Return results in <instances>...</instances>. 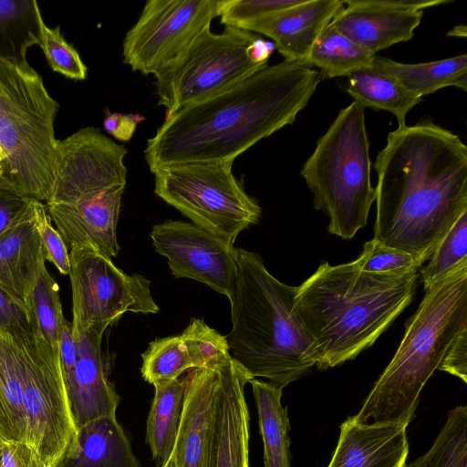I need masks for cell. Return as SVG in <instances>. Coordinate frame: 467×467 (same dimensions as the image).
I'll list each match as a JSON object with an SVG mask.
<instances>
[{"mask_svg":"<svg viewBox=\"0 0 467 467\" xmlns=\"http://www.w3.org/2000/svg\"><path fill=\"white\" fill-rule=\"evenodd\" d=\"M374 239L427 262L467 211V147L430 120L398 127L374 163Z\"/></svg>","mask_w":467,"mask_h":467,"instance_id":"obj_1","label":"cell"},{"mask_svg":"<svg viewBox=\"0 0 467 467\" xmlns=\"http://www.w3.org/2000/svg\"><path fill=\"white\" fill-rule=\"evenodd\" d=\"M323 78L304 62L284 60L165 117L144 150L150 171L183 162L234 161L294 123Z\"/></svg>","mask_w":467,"mask_h":467,"instance_id":"obj_2","label":"cell"},{"mask_svg":"<svg viewBox=\"0 0 467 467\" xmlns=\"http://www.w3.org/2000/svg\"><path fill=\"white\" fill-rule=\"evenodd\" d=\"M420 275L364 272L321 264L297 286L294 309L320 369L354 359L410 305Z\"/></svg>","mask_w":467,"mask_h":467,"instance_id":"obj_3","label":"cell"},{"mask_svg":"<svg viewBox=\"0 0 467 467\" xmlns=\"http://www.w3.org/2000/svg\"><path fill=\"white\" fill-rule=\"evenodd\" d=\"M236 264L232 329L225 336L230 356L252 379L284 389L317 363L294 309L297 286L276 279L254 252L236 248Z\"/></svg>","mask_w":467,"mask_h":467,"instance_id":"obj_4","label":"cell"},{"mask_svg":"<svg viewBox=\"0 0 467 467\" xmlns=\"http://www.w3.org/2000/svg\"><path fill=\"white\" fill-rule=\"evenodd\" d=\"M467 328V265L425 289L404 337L354 420L362 425H409L422 388L456 336Z\"/></svg>","mask_w":467,"mask_h":467,"instance_id":"obj_5","label":"cell"},{"mask_svg":"<svg viewBox=\"0 0 467 467\" xmlns=\"http://www.w3.org/2000/svg\"><path fill=\"white\" fill-rule=\"evenodd\" d=\"M59 105L31 67L0 58V147L5 160L0 189L40 202L55 174L54 121Z\"/></svg>","mask_w":467,"mask_h":467,"instance_id":"obj_6","label":"cell"},{"mask_svg":"<svg viewBox=\"0 0 467 467\" xmlns=\"http://www.w3.org/2000/svg\"><path fill=\"white\" fill-rule=\"evenodd\" d=\"M368 148L365 108L354 101L340 110L301 170L315 209L328 215V232L343 239L367 224L375 201Z\"/></svg>","mask_w":467,"mask_h":467,"instance_id":"obj_7","label":"cell"},{"mask_svg":"<svg viewBox=\"0 0 467 467\" xmlns=\"http://www.w3.org/2000/svg\"><path fill=\"white\" fill-rule=\"evenodd\" d=\"M272 42L256 34L225 26L200 33L166 68L155 75L159 105L165 117L215 95L267 66Z\"/></svg>","mask_w":467,"mask_h":467,"instance_id":"obj_8","label":"cell"},{"mask_svg":"<svg viewBox=\"0 0 467 467\" xmlns=\"http://www.w3.org/2000/svg\"><path fill=\"white\" fill-rule=\"evenodd\" d=\"M232 161H192L156 170L154 192L168 204L230 246L256 223L261 207L233 173Z\"/></svg>","mask_w":467,"mask_h":467,"instance_id":"obj_9","label":"cell"},{"mask_svg":"<svg viewBox=\"0 0 467 467\" xmlns=\"http://www.w3.org/2000/svg\"><path fill=\"white\" fill-rule=\"evenodd\" d=\"M69 258L74 335H104L126 312H159L150 282L141 275L124 273L110 258L87 246H71Z\"/></svg>","mask_w":467,"mask_h":467,"instance_id":"obj_10","label":"cell"},{"mask_svg":"<svg viewBox=\"0 0 467 467\" xmlns=\"http://www.w3.org/2000/svg\"><path fill=\"white\" fill-rule=\"evenodd\" d=\"M16 343L22 358L27 443L49 467H57L77 431L59 355L36 338L34 343Z\"/></svg>","mask_w":467,"mask_h":467,"instance_id":"obj_11","label":"cell"},{"mask_svg":"<svg viewBox=\"0 0 467 467\" xmlns=\"http://www.w3.org/2000/svg\"><path fill=\"white\" fill-rule=\"evenodd\" d=\"M222 0H149L122 43L123 62L157 75L219 16Z\"/></svg>","mask_w":467,"mask_h":467,"instance_id":"obj_12","label":"cell"},{"mask_svg":"<svg viewBox=\"0 0 467 467\" xmlns=\"http://www.w3.org/2000/svg\"><path fill=\"white\" fill-rule=\"evenodd\" d=\"M150 238L176 278L193 279L232 297L237 276L236 248L183 221L153 225Z\"/></svg>","mask_w":467,"mask_h":467,"instance_id":"obj_13","label":"cell"},{"mask_svg":"<svg viewBox=\"0 0 467 467\" xmlns=\"http://www.w3.org/2000/svg\"><path fill=\"white\" fill-rule=\"evenodd\" d=\"M451 0H348L330 25L375 55L412 38L423 9Z\"/></svg>","mask_w":467,"mask_h":467,"instance_id":"obj_14","label":"cell"},{"mask_svg":"<svg viewBox=\"0 0 467 467\" xmlns=\"http://www.w3.org/2000/svg\"><path fill=\"white\" fill-rule=\"evenodd\" d=\"M250 379L232 358L220 364L210 467H249L250 417L244 387Z\"/></svg>","mask_w":467,"mask_h":467,"instance_id":"obj_15","label":"cell"},{"mask_svg":"<svg viewBox=\"0 0 467 467\" xmlns=\"http://www.w3.org/2000/svg\"><path fill=\"white\" fill-rule=\"evenodd\" d=\"M126 185L68 203H47L56 229L67 244L93 248L103 255L117 256V223Z\"/></svg>","mask_w":467,"mask_h":467,"instance_id":"obj_16","label":"cell"},{"mask_svg":"<svg viewBox=\"0 0 467 467\" xmlns=\"http://www.w3.org/2000/svg\"><path fill=\"white\" fill-rule=\"evenodd\" d=\"M73 334V333H72ZM74 366L62 371L76 429L103 416L116 415L119 397L108 380L101 342L103 335L87 331L74 335Z\"/></svg>","mask_w":467,"mask_h":467,"instance_id":"obj_17","label":"cell"},{"mask_svg":"<svg viewBox=\"0 0 467 467\" xmlns=\"http://www.w3.org/2000/svg\"><path fill=\"white\" fill-rule=\"evenodd\" d=\"M221 363L191 368L183 379V410L172 451L176 467H210Z\"/></svg>","mask_w":467,"mask_h":467,"instance_id":"obj_18","label":"cell"},{"mask_svg":"<svg viewBox=\"0 0 467 467\" xmlns=\"http://www.w3.org/2000/svg\"><path fill=\"white\" fill-rule=\"evenodd\" d=\"M342 7L341 0H301L254 23L246 31L270 37L285 61L306 63L315 42Z\"/></svg>","mask_w":467,"mask_h":467,"instance_id":"obj_19","label":"cell"},{"mask_svg":"<svg viewBox=\"0 0 467 467\" xmlns=\"http://www.w3.org/2000/svg\"><path fill=\"white\" fill-rule=\"evenodd\" d=\"M404 424L362 425L353 417L340 425L327 467H403L409 454Z\"/></svg>","mask_w":467,"mask_h":467,"instance_id":"obj_20","label":"cell"},{"mask_svg":"<svg viewBox=\"0 0 467 467\" xmlns=\"http://www.w3.org/2000/svg\"><path fill=\"white\" fill-rule=\"evenodd\" d=\"M57 467H140L115 415L95 419L77 429Z\"/></svg>","mask_w":467,"mask_h":467,"instance_id":"obj_21","label":"cell"},{"mask_svg":"<svg viewBox=\"0 0 467 467\" xmlns=\"http://www.w3.org/2000/svg\"><path fill=\"white\" fill-rule=\"evenodd\" d=\"M45 262L34 203L33 212L26 218L0 235V285L26 304Z\"/></svg>","mask_w":467,"mask_h":467,"instance_id":"obj_22","label":"cell"},{"mask_svg":"<svg viewBox=\"0 0 467 467\" xmlns=\"http://www.w3.org/2000/svg\"><path fill=\"white\" fill-rule=\"evenodd\" d=\"M378 69L395 78L417 98L446 88L456 87L466 91L467 56L417 64H405L390 58L375 57L372 62Z\"/></svg>","mask_w":467,"mask_h":467,"instance_id":"obj_23","label":"cell"},{"mask_svg":"<svg viewBox=\"0 0 467 467\" xmlns=\"http://www.w3.org/2000/svg\"><path fill=\"white\" fill-rule=\"evenodd\" d=\"M0 439L27 443L18 344L0 333Z\"/></svg>","mask_w":467,"mask_h":467,"instance_id":"obj_24","label":"cell"},{"mask_svg":"<svg viewBox=\"0 0 467 467\" xmlns=\"http://www.w3.org/2000/svg\"><path fill=\"white\" fill-rule=\"evenodd\" d=\"M249 383L258 412L265 467H291L290 424L287 410L281 403L283 388L256 379Z\"/></svg>","mask_w":467,"mask_h":467,"instance_id":"obj_25","label":"cell"},{"mask_svg":"<svg viewBox=\"0 0 467 467\" xmlns=\"http://www.w3.org/2000/svg\"><path fill=\"white\" fill-rule=\"evenodd\" d=\"M347 92L363 108L392 113L399 127L405 126L409 111L421 101L408 91L395 78L373 64L358 69L348 77Z\"/></svg>","mask_w":467,"mask_h":467,"instance_id":"obj_26","label":"cell"},{"mask_svg":"<svg viewBox=\"0 0 467 467\" xmlns=\"http://www.w3.org/2000/svg\"><path fill=\"white\" fill-rule=\"evenodd\" d=\"M43 16L36 0H0V58L30 66L27 50L40 46Z\"/></svg>","mask_w":467,"mask_h":467,"instance_id":"obj_27","label":"cell"},{"mask_svg":"<svg viewBox=\"0 0 467 467\" xmlns=\"http://www.w3.org/2000/svg\"><path fill=\"white\" fill-rule=\"evenodd\" d=\"M155 393L147 420L146 442L152 458L164 463L176 442L183 410L184 379L154 385Z\"/></svg>","mask_w":467,"mask_h":467,"instance_id":"obj_28","label":"cell"},{"mask_svg":"<svg viewBox=\"0 0 467 467\" xmlns=\"http://www.w3.org/2000/svg\"><path fill=\"white\" fill-rule=\"evenodd\" d=\"M26 306L36 338L59 355V342L67 319L63 315L59 285L47 269L46 262L39 269Z\"/></svg>","mask_w":467,"mask_h":467,"instance_id":"obj_29","label":"cell"},{"mask_svg":"<svg viewBox=\"0 0 467 467\" xmlns=\"http://www.w3.org/2000/svg\"><path fill=\"white\" fill-rule=\"evenodd\" d=\"M375 57L329 23L312 47L306 64L318 67L323 77H348L371 65Z\"/></svg>","mask_w":467,"mask_h":467,"instance_id":"obj_30","label":"cell"},{"mask_svg":"<svg viewBox=\"0 0 467 467\" xmlns=\"http://www.w3.org/2000/svg\"><path fill=\"white\" fill-rule=\"evenodd\" d=\"M403 467H467V407L451 410L431 449Z\"/></svg>","mask_w":467,"mask_h":467,"instance_id":"obj_31","label":"cell"},{"mask_svg":"<svg viewBox=\"0 0 467 467\" xmlns=\"http://www.w3.org/2000/svg\"><path fill=\"white\" fill-rule=\"evenodd\" d=\"M141 358V376L153 386L179 379L185 370L194 368L181 335L151 341Z\"/></svg>","mask_w":467,"mask_h":467,"instance_id":"obj_32","label":"cell"},{"mask_svg":"<svg viewBox=\"0 0 467 467\" xmlns=\"http://www.w3.org/2000/svg\"><path fill=\"white\" fill-rule=\"evenodd\" d=\"M428 261L419 274L424 290L459 266L467 265V211L459 216Z\"/></svg>","mask_w":467,"mask_h":467,"instance_id":"obj_33","label":"cell"},{"mask_svg":"<svg viewBox=\"0 0 467 467\" xmlns=\"http://www.w3.org/2000/svg\"><path fill=\"white\" fill-rule=\"evenodd\" d=\"M195 368H204L231 358L225 336L194 318L181 335Z\"/></svg>","mask_w":467,"mask_h":467,"instance_id":"obj_34","label":"cell"},{"mask_svg":"<svg viewBox=\"0 0 467 467\" xmlns=\"http://www.w3.org/2000/svg\"><path fill=\"white\" fill-rule=\"evenodd\" d=\"M39 47L54 71L71 79H86L88 67L78 52L66 41L59 26L49 27L43 22Z\"/></svg>","mask_w":467,"mask_h":467,"instance_id":"obj_35","label":"cell"},{"mask_svg":"<svg viewBox=\"0 0 467 467\" xmlns=\"http://www.w3.org/2000/svg\"><path fill=\"white\" fill-rule=\"evenodd\" d=\"M354 263L364 272L382 275H404L420 268L410 254L388 246L374 238L365 243Z\"/></svg>","mask_w":467,"mask_h":467,"instance_id":"obj_36","label":"cell"},{"mask_svg":"<svg viewBox=\"0 0 467 467\" xmlns=\"http://www.w3.org/2000/svg\"><path fill=\"white\" fill-rule=\"evenodd\" d=\"M301 0H222L219 17L225 26L246 30L254 23L297 5Z\"/></svg>","mask_w":467,"mask_h":467,"instance_id":"obj_37","label":"cell"},{"mask_svg":"<svg viewBox=\"0 0 467 467\" xmlns=\"http://www.w3.org/2000/svg\"><path fill=\"white\" fill-rule=\"evenodd\" d=\"M0 333L20 344L34 343L36 336L26 304L0 285Z\"/></svg>","mask_w":467,"mask_h":467,"instance_id":"obj_38","label":"cell"},{"mask_svg":"<svg viewBox=\"0 0 467 467\" xmlns=\"http://www.w3.org/2000/svg\"><path fill=\"white\" fill-rule=\"evenodd\" d=\"M35 222L45 260L52 263L61 275H68L69 249L57 230L52 225L46 205L40 201L35 202Z\"/></svg>","mask_w":467,"mask_h":467,"instance_id":"obj_39","label":"cell"},{"mask_svg":"<svg viewBox=\"0 0 467 467\" xmlns=\"http://www.w3.org/2000/svg\"><path fill=\"white\" fill-rule=\"evenodd\" d=\"M35 201L0 189V235L26 218L33 212Z\"/></svg>","mask_w":467,"mask_h":467,"instance_id":"obj_40","label":"cell"},{"mask_svg":"<svg viewBox=\"0 0 467 467\" xmlns=\"http://www.w3.org/2000/svg\"><path fill=\"white\" fill-rule=\"evenodd\" d=\"M1 447L3 467H49L28 443L2 441Z\"/></svg>","mask_w":467,"mask_h":467,"instance_id":"obj_41","label":"cell"},{"mask_svg":"<svg viewBox=\"0 0 467 467\" xmlns=\"http://www.w3.org/2000/svg\"><path fill=\"white\" fill-rule=\"evenodd\" d=\"M439 369L467 382V328L462 329L448 348Z\"/></svg>","mask_w":467,"mask_h":467,"instance_id":"obj_42","label":"cell"},{"mask_svg":"<svg viewBox=\"0 0 467 467\" xmlns=\"http://www.w3.org/2000/svg\"><path fill=\"white\" fill-rule=\"evenodd\" d=\"M105 114L104 130L114 139L124 142L132 138L138 125L145 119V117L139 113H112L108 109Z\"/></svg>","mask_w":467,"mask_h":467,"instance_id":"obj_43","label":"cell"},{"mask_svg":"<svg viewBox=\"0 0 467 467\" xmlns=\"http://www.w3.org/2000/svg\"><path fill=\"white\" fill-rule=\"evenodd\" d=\"M449 35H451L452 36H462V37H465L466 36V26H456L454 27L450 33Z\"/></svg>","mask_w":467,"mask_h":467,"instance_id":"obj_44","label":"cell"},{"mask_svg":"<svg viewBox=\"0 0 467 467\" xmlns=\"http://www.w3.org/2000/svg\"><path fill=\"white\" fill-rule=\"evenodd\" d=\"M161 467H176L173 452L171 453L170 458L164 463L161 464Z\"/></svg>","mask_w":467,"mask_h":467,"instance_id":"obj_45","label":"cell"},{"mask_svg":"<svg viewBox=\"0 0 467 467\" xmlns=\"http://www.w3.org/2000/svg\"><path fill=\"white\" fill-rule=\"evenodd\" d=\"M5 160V153L2 150V148L0 147V179L3 175V167H4Z\"/></svg>","mask_w":467,"mask_h":467,"instance_id":"obj_46","label":"cell"},{"mask_svg":"<svg viewBox=\"0 0 467 467\" xmlns=\"http://www.w3.org/2000/svg\"><path fill=\"white\" fill-rule=\"evenodd\" d=\"M2 441L0 439V467H3V464H2Z\"/></svg>","mask_w":467,"mask_h":467,"instance_id":"obj_47","label":"cell"}]
</instances>
